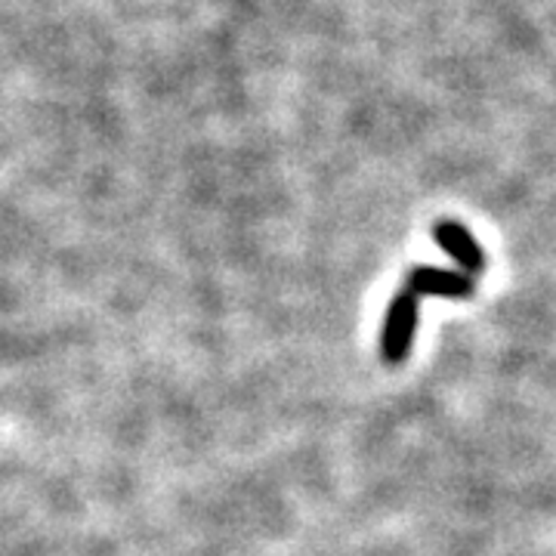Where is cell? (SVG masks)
Instances as JSON below:
<instances>
[{"label": "cell", "instance_id": "cell-1", "mask_svg": "<svg viewBox=\"0 0 556 556\" xmlns=\"http://www.w3.org/2000/svg\"><path fill=\"white\" fill-rule=\"evenodd\" d=\"M417 318H420V298L408 288L396 291V298L387 306L383 334H380V356L387 365H402L408 358L415 343Z\"/></svg>", "mask_w": 556, "mask_h": 556}, {"label": "cell", "instance_id": "cell-2", "mask_svg": "<svg viewBox=\"0 0 556 556\" xmlns=\"http://www.w3.org/2000/svg\"><path fill=\"white\" fill-rule=\"evenodd\" d=\"M405 288H408V291H415L417 298L464 300V298H473L477 281H473V276L460 273V269L415 266V269L408 273V278H405Z\"/></svg>", "mask_w": 556, "mask_h": 556}, {"label": "cell", "instance_id": "cell-3", "mask_svg": "<svg viewBox=\"0 0 556 556\" xmlns=\"http://www.w3.org/2000/svg\"><path fill=\"white\" fill-rule=\"evenodd\" d=\"M433 241L439 248L455 260L457 269L467 273V276H479L485 269V254L479 248V241L470 236L467 226H460L455 219H442L433 226Z\"/></svg>", "mask_w": 556, "mask_h": 556}]
</instances>
